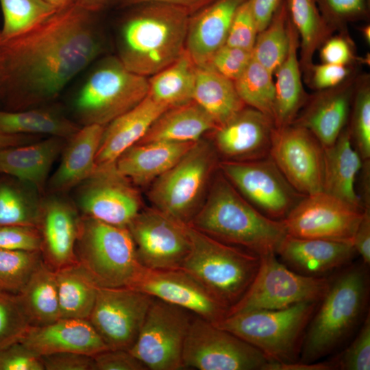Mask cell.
I'll return each instance as SVG.
<instances>
[{
  "label": "cell",
  "instance_id": "obj_38",
  "mask_svg": "<svg viewBox=\"0 0 370 370\" xmlns=\"http://www.w3.org/2000/svg\"><path fill=\"white\" fill-rule=\"evenodd\" d=\"M60 318L88 319L99 286L79 262L56 271Z\"/></svg>",
  "mask_w": 370,
  "mask_h": 370
},
{
  "label": "cell",
  "instance_id": "obj_60",
  "mask_svg": "<svg viewBox=\"0 0 370 370\" xmlns=\"http://www.w3.org/2000/svg\"><path fill=\"white\" fill-rule=\"evenodd\" d=\"M41 138L42 136H39L10 134L0 132V149L32 143Z\"/></svg>",
  "mask_w": 370,
  "mask_h": 370
},
{
  "label": "cell",
  "instance_id": "obj_5",
  "mask_svg": "<svg viewBox=\"0 0 370 370\" xmlns=\"http://www.w3.org/2000/svg\"><path fill=\"white\" fill-rule=\"evenodd\" d=\"M189 252L180 269L229 308L243 296L260 266L258 255L219 241L188 224Z\"/></svg>",
  "mask_w": 370,
  "mask_h": 370
},
{
  "label": "cell",
  "instance_id": "obj_42",
  "mask_svg": "<svg viewBox=\"0 0 370 370\" xmlns=\"http://www.w3.org/2000/svg\"><path fill=\"white\" fill-rule=\"evenodd\" d=\"M3 14L2 38L22 33L42 22L56 11L44 0H0Z\"/></svg>",
  "mask_w": 370,
  "mask_h": 370
},
{
  "label": "cell",
  "instance_id": "obj_24",
  "mask_svg": "<svg viewBox=\"0 0 370 370\" xmlns=\"http://www.w3.org/2000/svg\"><path fill=\"white\" fill-rule=\"evenodd\" d=\"M276 254L294 271L320 276L350 262L356 252L349 241L298 238L287 234Z\"/></svg>",
  "mask_w": 370,
  "mask_h": 370
},
{
  "label": "cell",
  "instance_id": "obj_2",
  "mask_svg": "<svg viewBox=\"0 0 370 370\" xmlns=\"http://www.w3.org/2000/svg\"><path fill=\"white\" fill-rule=\"evenodd\" d=\"M130 8L118 29L116 57L132 72L151 76L185 51L190 14L158 2Z\"/></svg>",
  "mask_w": 370,
  "mask_h": 370
},
{
  "label": "cell",
  "instance_id": "obj_37",
  "mask_svg": "<svg viewBox=\"0 0 370 370\" xmlns=\"http://www.w3.org/2000/svg\"><path fill=\"white\" fill-rule=\"evenodd\" d=\"M197 64L187 51L148 79V94L168 108L193 100Z\"/></svg>",
  "mask_w": 370,
  "mask_h": 370
},
{
  "label": "cell",
  "instance_id": "obj_52",
  "mask_svg": "<svg viewBox=\"0 0 370 370\" xmlns=\"http://www.w3.org/2000/svg\"><path fill=\"white\" fill-rule=\"evenodd\" d=\"M320 58L323 63L352 66L358 58L355 47L347 32L331 36L319 48Z\"/></svg>",
  "mask_w": 370,
  "mask_h": 370
},
{
  "label": "cell",
  "instance_id": "obj_62",
  "mask_svg": "<svg viewBox=\"0 0 370 370\" xmlns=\"http://www.w3.org/2000/svg\"><path fill=\"white\" fill-rule=\"evenodd\" d=\"M57 10L69 8L76 3L77 0H44Z\"/></svg>",
  "mask_w": 370,
  "mask_h": 370
},
{
  "label": "cell",
  "instance_id": "obj_26",
  "mask_svg": "<svg viewBox=\"0 0 370 370\" xmlns=\"http://www.w3.org/2000/svg\"><path fill=\"white\" fill-rule=\"evenodd\" d=\"M66 139L49 136L34 143L0 149V173L26 183L42 193L51 168Z\"/></svg>",
  "mask_w": 370,
  "mask_h": 370
},
{
  "label": "cell",
  "instance_id": "obj_44",
  "mask_svg": "<svg viewBox=\"0 0 370 370\" xmlns=\"http://www.w3.org/2000/svg\"><path fill=\"white\" fill-rule=\"evenodd\" d=\"M42 260L40 251L0 249V291L19 293Z\"/></svg>",
  "mask_w": 370,
  "mask_h": 370
},
{
  "label": "cell",
  "instance_id": "obj_7",
  "mask_svg": "<svg viewBox=\"0 0 370 370\" xmlns=\"http://www.w3.org/2000/svg\"><path fill=\"white\" fill-rule=\"evenodd\" d=\"M75 94L72 106L79 124L105 126L148 94V79L127 69L116 56L98 60Z\"/></svg>",
  "mask_w": 370,
  "mask_h": 370
},
{
  "label": "cell",
  "instance_id": "obj_29",
  "mask_svg": "<svg viewBox=\"0 0 370 370\" xmlns=\"http://www.w3.org/2000/svg\"><path fill=\"white\" fill-rule=\"evenodd\" d=\"M365 162L345 127L332 145L324 147L323 191L356 208H367L355 188L357 175Z\"/></svg>",
  "mask_w": 370,
  "mask_h": 370
},
{
  "label": "cell",
  "instance_id": "obj_32",
  "mask_svg": "<svg viewBox=\"0 0 370 370\" xmlns=\"http://www.w3.org/2000/svg\"><path fill=\"white\" fill-rule=\"evenodd\" d=\"M216 127L209 114L193 100L166 109L136 144L153 141L195 143Z\"/></svg>",
  "mask_w": 370,
  "mask_h": 370
},
{
  "label": "cell",
  "instance_id": "obj_35",
  "mask_svg": "<svg viewBox=\"0 0 370 370\" xmlns=\"http://www.w3.org/2000/svg\"><path fill=\"white\" fill-rule=\"evenodd\" d=\"M32 326H42L60 318L56 271L42 260L17 294Z\"/></svg>",
  "mask_w": 370,
  "mask_h": 370
},
{
  "label": "cell",
  "instance_id": "obj_3",
  "mask_svg": "<svg viewBox=\"0 0 370 370\" xmlns=\"http://www.w3.org/2000/svg\"><path fill=\"white\" fill-rule=\"evenodd\" d=\"M189 224L219 241L241 247L259 256L276 254L287 235L282 221L258 210L219 169Z\"/></svg>",
  "mask_w": 370,
  "mask_h": 370
},
{
  "label": "cell",
  "instance_id": "obj_36",
  "mask_svg": "<svg viewBox=\"0 0 370 370\" xmlns=\"http://www.w3.org/2000/svg\"><path fill=\"white\" fill-rule=\"evenodd\" d=\"M288 18L299 36V63L305 77L315 52L336 31L322 16L316 0H286Z\"/></svg>",
  "mask_w": 370,
  "mask_h": 370
},
{
  "label": "cell",
  "instance_id": "obj_25",
  "mask_svg": "<svg viewBox=\"0 0 370 370\" xmlns=\"http://www.w3.org/2000/svg\"><path fill=\"white\" fill-rule=\"evenodd\" d=\"M246 0H214L190 15L185 49L197 66L207 64L225 44L238 7Z\"/></svg>",
  "mask_w": 370,
  "mask_h": 370
},
{
  "label": "cell",
  "instance_id": "obj_14",
  "mask_svg": "<svg viewBox=\"0 0 370 370\" xmlns=\"http://www.w3.org/2000/svg\"><path fill=\"white\" fill-rule=\"evenodd\" d=\"M77 187L80 214L113 225L126 227L142 209L140 195L115 162L97 165Z\"/></svg>",
  "mask_w": 370,
  "mask_h": 370
},
{
  "label": "cell",
  "instance_id": "obj_23",
  "mask_svg": "<svg viewBox=\"0 0 370 370\" xmlns=\"http://www.w3.org/2000/svg\"><path fill=\"white\" fill-rule=\"evenodd\" d=\"M21 342L40 356L58 352L92 356L109 349L88 319L75 318L32 326Z\"/></svg>",
  "mask_w": 370,
  "mask_h": 370
},
{
  "label": "cell",
  "instance_id": "obj_6",
  "mask_svg": "<svg viewBox=\"0 0 370 370\" xmlns=\"http://www.w3.org/2000/svg\"><path fill=\"white\" fill-rule=\"evenodd\" d=\"M318 302H301L278 310L229 314L213 323L261 351L271 362L298 361L306 328Z\"/></svg>",
  "mask_w": 370,
  "mask_h": 370
},
{
  "label": "cell",
  "instance_id": "obj_39",
  "mask_svg": "<svg viewBox=\"0 0 370 370\" xmlns=\"http://www.w3.org/2000/svg\"><path fill=\"white\" fill-rule=\"evenodd\" d=\"M40 194L34 187L18 180L1 182L0 226L37 227L42 199Z\"/></svg>",
  "mask_w": 370,
  "mask_h": 370
},
{
  "label": "cell",
  "instance_id": "obj_59",
  "mask_svg": "<svg viewBox=\"0 0 370 370\" xmlns=\"http://www.w3.org/2000/svg\"><path fill=\"white\" fill-rule=\"evenodd\" d=\"M337 369L334 361L332 359L330 361L319 362H303L297 361L290 363H278L271 362L266 370H333Z\"/></svg>",
  "mask_w": 370,
  "mask_h": 370
},
{
  "label": "cell",
  "instance_id": "obj_28",
  "mask_svg": "<svg viewBox=\"0 0 370 370\" xmlns=\"http://www.w3.org/2000/svg\"><path fill=\"white\" fill-rule=\"evenodd\" d=\"M103 128L95 124L83 125L66 140L60 165L49 180L53 193L62 194L77 187L95 171Z\"/></svg>",
  "mask_w": 370,
  "mask_h": 370
},
{
  "label": "cell",
  "instance_id": "obj_54",
  "mask_svg": "<svg viewBox=\"0 0 370 370\" xmlns=\"http://www.w3.org/2000/svg\"><path fill=\"white\" fill-rule=\"evenodd\" d=\"M127 349H108L92 356V370H146Z\"/></svg>",
  "mask_w": 370,
  "mask_h": 370
},
{
  "label": "cell",
  "instance_id": "obj_50",
  "mask_svg": "<svg viewBox=\"0 0 370 370\" xmlns=\"http://www.w3.org/2000/svg\"><path fill=\"white\" fill-rule=\"evenodd\" d=\"M41 241L36 227L0 226V249L40 251Z\"/></svg>",
  "mask_w": 370,
  "mask_h": 370
},
{
  "label": "cell",
  "instance_id": "obj_55",
  "mask_svg": "<svg viewBox=\"0 0 370 370\" xmlns=\"http://www.w3.org/2000/svg\"><path fill=\"white\" fill-rule=\"evenodd\" d=\"M45 370H92V356L75 352H58L41 356Z\"/></svg>",
  "mask_w": 370,
  "mask_h": 370
},
{
  "label": "cell",
  "instance_id": "obj_64",
  "mask_svg": "<svg viewBox=\"0 0 370 370\" xmlns=\"http://www.w3.org/2000/svg\"><path fill=\"white\" fill-rule=\"evenodd\" d=\"M0 39H1V36H0Z\"/></svg>",
  "mask_w": 370,
  "mask_h": 370
},
{
  "label": "cell",
  "instance_id": "obj_43",
  "mask_svg": "<svg viewBox=\"0 0 370 370\" xmlns=\"http://www.w3.org/2000/svg\"><path fill=\"white\" fill-rule=\"evenodd\" d=\"M351 125L352 144L364 162L370 159V83L367 75L356 78L352 100Z\"/></svg>",
  "mask_w": 370,
  "mask_h": 370
},
{
  "label": "cell",
  "instance_id": "obj_18",
  "mask_svg": "<svg viewBox=\"0 0 370 370\" xmlns=\"http://www.w3.org/2000/svg\"><path fill=\"white\" fill-rule=\"evenodd\" d=\"M365 210L321 191L302 198L282 222L292 236L351 242Z\"/></svg>",
  "mask_w": 370,
  "mask_h": 370
},
{
  "label": "cell",
  "instance_id": "obj_8",
  "mask_svg": "<svg viewBox=\"0 0 370 370\" xmlns=\"http://www.w3.org/2000/svg\"><path fill=\"white\" fill-rule=\"evenodd\" d=\"M219 160L210 140L203 138L195 142L150 184L147 197L153 207L189 224L206 197Z\"/></svg>",
  "mask_w": 370,
  "mask_h": 370
},
{
  "label": "cell",
  "instance_id": "obj_61",
  "mask_svg": "<svg viewBox=\"0 0 370 370\" xmlns=\"http://www.w3.org/2000/svg\"><path fill=\"white\" fill-rule=\"evenodd\" d=\"M116 1L118 0H77L75 4L88 12L96 14Z\"/></svg>",
  "mask_w": 370,
  "mask_h": 370
},
{
  "label": "cell",
  "instance_id": "obj_27",
  "mask_svg": "<svg viewBox=\"0 0 370 370\" xmlns=\"http://www.w3.org/2000/svg\"><path fill=\"white\" fill-rule=\"evenodd\" d=\"M166 109L147 95L136 106L105 125L96 156L97 166L114 162L144 137Z\"/></svg>",
  "mask_w": 370,
  "mask_h": 370
},
{
  "label": "cell",
  "instance_id": "obj_22",
  "mask_svg": "<svg viewBox=\"0 0 370 370\" xmlns=\"http://www.w3.org/2000/svg\"><path fill=\"white\" fill-rule=\"evenodd\" d=\"M356 79L318 90L308 99L292 124L309 130L323 147L332 145L347 123Z\"/></svg>",
  "mask_w": 370,
  "mask_h": 370
},
{
  "label": "cell",
  "instance_id": "obj_33",
  "mask_svg": "<svg viewBox=\"0 0 370 370\" xmlns=\"http://www.w3.org/2000/svg\"><path fill=\"white\" fill-rule=\"evenodd\" d=\"M57 107L45 105L22 110H0V132L69 139L79 128Z\"/></svg>",
  "mask_w": 370,
  "mask_h": 370
},
{
  "label": "cell",
  "instance_id": "obj_58",
  "mask_svg": "<svg viewBox=\"0 0 370 370\" xmlns=\"http://www.w3.org/2000/svg\"><path fill=\"white\" fill-rule=\"evenodd\" d=\"M214 0H121L122 8H131L149 2H158L176 6L188 12L190 15L204 8Z\"/></svg>",
  "mask_w": 370,
  "mask_h": 370
},
{
  "label": "cell",
  "instance_id": "obj_53",
  "mask_svg": "<svg viewBox=\"0 0 370 370\" xmlns=\"http://www.w3.org/2000/svg\"><path fill=\"white\" fill-rule=\"evenodd\" d=\"M352 66L322 62L313 64L305 78L312 88L321 90L341 84L352 76Z\"/></svg>",
  "mask_w": 370,
  "mask_h": 370
},
{
  "label": "cell",
  "instance_id": "obj_57",
  "mask_svg": "<svg viewBox=\"0 0 370 370\" xmlns=\"http://www.w3.org/2000/svg\"><path fill=\"white\" fill-rule=\"evenodd\" d=\"M283 0H249L258 32L271 21Z\"/></svg>",
  "mask_w": 370,
  "mask_h": 370
},
{
  "label": "cell",
  "instance_id": "obj_9",
  "mask_svg": "<svg viewBox=\"0 0 370 370\" xmlns=\"http://www.w3.org/2000/svg\"><path fill=\"white\" fill-rule=\"evenodd\" d=\"M75 250L99 286L131 287L143 268L127 227L92 218L81 215Z\"/></svg>",
  "mask_w": 370,
  "mask_h": 370
},
{
  "label": "cell",
  "instance_id": "obj_13",
  "mask_svg": "<svg viewBox=\"0 0 370 370\" xmlns=\"http://www.w3.org/2000/svg\"><path fill=\"white\" fill-rule=\"evenodd\" d=\"M219 169L247 201L275 220L282 221L305 197L270 156L245 162L220 160Z\"/></svg>",
  "mask_w": 370,
  "mask_h": 370
},
{
  "label": "cell",
  "instance_id": "obj_34",
  "mask_svg": "<svg viewBox=\"0 0 370 370\" xmlns=\"http://www.w3.org/2000/svg\"><path fill=\"white\" fill-rule=\"evenodd\" d=\"M193 101L209 114L217 127L247 106L234 82L208 65L197 67Z\"/></svg>",
  "mask_w": 370,
  "mask_h": 370
},
{
  "label": "cell",
  "instance_id": "obj_41",
  "mask_svg": "<svg viewBox=\"0 0 370 370\" xmlns=\"http://www.w3.org/2000/svg\"><path fill=\"white\" fill-rule=\"evenodd\" d=\"M234 84L245 106L261 112L273 121L275 84L272 73L252 58Z\"/></svg>",
  "mask_w": 370,
  "mask_h": 370
},
{
  "label": "cell",
  "instance_id": "obj_56",
  "mask_svg": "<svg viewBox=\"0 0 370 370\" xmlns=\"http://www.w3.org/2000/svg\"><path fill=\"white\" fill-rule=\"evenodd\" d=\"M352 245L356 254L367 265L370 264V210H365L363 217L352 238Z\"/></svg>",
  "mask_w": 370,
  "mask_h": 370
},
{
  "label": "cell",
  "instance_id": "obj_30",
  "mask_svg": "<svg viewBox=\"0 0 370 370\" xmlns=\"http://www.w3.org/2000/svg\"><path fill=\"white\" fill-rule=\"evenodd\" d=\"M195 143L153 141L136 144L114 162L136 186L150 185L175 164Z\"/></svg>",
  "mask_w": 370,
  "mask_h": 370
},
{
  "label": "cell",
  "instance_id": "obj_19",
  "mask_svg": "<svg viewBox=\"0 0 370 370\" xmlns=\"http://www.w3.org/2000/svg\"><path fill=\"white\" fill-rule=\"evenodd\" d=\"M131 287L212 323L223 319L228 312V308L199 282L182 269L153 270L143 267Z\"/></svg>",
  "mask_w": 370,
  "mask_h": 370
},
{
  "label": "cell",
  "instance_id": "obj_63",
  "mask_svg": "<svg viewBox=\"0 0 370 370\" xmlns=\"http://www.w3.org/2000/svg\"><path fill=\"white\" fill-rule=\"evenodd\" d=\"M360 31L365 41L369 45L370 43V25L367 24L360 27Z\"/></svg>",
  "mask_w": 370,
  "mask_h": 370
},
{
  "label": "cell",
  "instance_id": "obj_20",
  "mask_svg": "<svg viewBox=\"0 0 370 370\" xmlns=\"http://www.w3.org/2000/svg\"><path fill=\"white\" fill-rule=\"evenodd\" d=\"M275 125L271 119L244 107L210 134L221 160L245 162L269 156Z\"/></svg>",
  "mask_w": 370,
  "mask_h": 370
},
{
  "label": "cell",
  "instance_id": "obj_10",
  "mask_svg": "<svg viewBox=\"0 0 370 370\" xmlns=\"http://www.w3.org/2000/svg\"><path fill=\"white\" fill-rule=\"evenodd\" d=\"M250 286L227 315L258 310H278L306 301H320L331 280L303 275L280 263L275 254L260 256ZM226 315V316H227Z\"/></svg>",
  "mask_w": 370,
  "mask_h": 370
},
{
  "label": "cell",
  "instance_id": "obj_47",
  "mask_svg": "<svg viewBox=\"0 0 370 370\" xmlns=\"http://www.w3.org/2000/svg\"><path fill=\"white\" fill-rule=\"evenodd\" d=\"M337 369H370V314L365 317L355 339L338 356L332 359Z\"/></svg>",
  "mask_w": 370,
  "mask_h": 370
},
{
  "label": "cell",
  "instance_id": "obj_46",
  "mask_svg": "<svg viewBox=\"0 0 370 370\" xmlns=\"http://www.w3.org/2000/svg\"><path fill=\"white\" fill-rule=\"evenodd\" d=\"M328 23L335 30L346 32L349 22L362 21L369 16V0H316Z\"/></svg>",
  "mask_w": 370,
  "mask_h": 370
},
{
  "label": "cell",
  "instance_id": "obj_51",
  "mask_svg": "<svg viewBox=\"0 0 370 370\" xmlns=\"http://www.w3.org/2000/svg\"><path fill=\"white\" fill-rule=\"evenodd\" d=\"M0 370H45L42 357L21 341L0 349Z\"/></svg>",
  "mask_w": 370,
  "mask_h": 370
},
{
  "label": "cell",
  "instance_id": "obj_17",
  "mask_svg": "<svg viewBox=\"0 0 370 370\" xmlns=\"http://www.w3.org/2000/svg\"><path fill=\"white\" fill-rule=\"evenodd\" d=\"M269 156L299 193L323 191L324 147L307 129L295 124L275 127Z\"/></svg>",
  "mask_w": 370,
  "mask_h": 370
},
{
  "label": "cell",
  "instance_id": "obj_45",
  "mask_svg": "<svg viewBox=\"0 0 370 370\" xmlns=\"http://www.w3.org/2000/svg\"><path fill=\"white\" fill-rule=\"evenodd\" d=\"M31 327L18 295L0 291V349L21 341Z\"/></svg>",
  "mask_w": 370,
  "mask_h": 370
},
{
  "label": "cell",
  "instance_id": "obj_16",
  "mask_svg": "<svg viewBox=\"0 0 370 370\" xmlns=\"http://www.w3.org/2000/svg\"><path fill=\"white\" fill-rule=\"evenodd\" d=\"M153 298L132 287L99 286L88 320L109 349L129 350Z\"/></svg>",
  "mask_w": 370,
  "mask_h": 370
},
{
  "label": "cell",
  "instance_id": "obj_31",
  "mask_svg": "<svg viewBox=\"0 0 370 370\" xmlns=\"http://www.w3.org/2000/svg\"><path fill=\"white\" fill-rule=\"evenodd\" d=\"M289 45L286 56L274 72L275 127L291 125L306 103L308 95L301 79L299 59V36L289 18L287 21Z\"/></svg>",
  "mask_w": 370,
  "mask_h": 370
},
{
  "label": "cell",
  "instance_id": "obj_40",
  "mask_svg": "<svg viewBox=\"0 0 370 370\" xmlns=\"http://www.w3.org/2000/svg\"><path fill=\"white\" fill-rule=\"evenodd\" d=\"M288 18L286 2L283 0L268 25L258 32L252 49L253 58L273 74L288 51Z\"/></svg>",
  "mask_w": 370,
  "mask_h": 370
},
{
  "label": "cell",
  "instance_id": "obj_12",
  "mask_svg": "<svg viewBox=\"0 0 370 370\" xmlns=\"http://www.w3.org/2000/svg\"><path fill=\"white\" fill-rule=\"evenodd\" d=\"M192 319L189 311L153 298L129 351L147 369H182L184 345Z\"/></svg>",
  "mask_w": 370,
  "mask_h": 370
},
{
  "label": "cell",
  "instance_id": "obj_1",
  "mask_svg": "<svg viewBox=\"0 0 370 370\" xmlns=\"http://www.w3.org/2000/svg\"><path fill=\"white\" fill-rule=\"evenodd\" d=\"M103 51L95 14L76 4L22 33L1 37L0 101L10 111L45 105Z\"/></svg>",
  "mask_w": 370,
  "mask_h": 370
},
{
  "label": "cell",
  "instance_id": "obj_49",
  "mask_svg": "<svg viewBox=\"0 0 370 370\" xmlns=\"http://www.w3.org/2000/svg\"><path fill=\"white\" fill-rule=\"evenodd\" d=\"M252 58V51L225 44L214 53L205 65L234 82L245 70Z\"/></svg>",
  "mask_w": 370,
  "mask_h": 370
},
{
  "label": "cell",
  "instance_id": "obj_48",
  "mask_svg": "<svg viewBox=\"0 0 370 370\" xmlns=\"http://www.w3.org/2000/svg\"><path fill=\"white\" fill-rule=\"evenodd\" d=\"M258 29L249 0L237 9L231 23L225 45L252 51Z\"/></svg>",
  "mask_w": 370,
  "mask_h": 370
},
{
  "label": "cell",
  "instance_id": "obj_11",
  "mask_svg": "<svg viewBox=\"0 0 370 370\" xmlns=\"http://www.w3.org/2000/svg\"><path fill=\"white\" fill-rule=\"evenodd\" d=\"M184 367L199 370H266L261 351L199 317L193 319L184 345Z\"/></svg>",
  "mask_w": 370,
  "mask_h": 370
},
{
  "label": "cell",
  "instance_id": "obj_4",
  "mask_svg": "<svg viewBox=\"0 0 370 370\" xmlns=\"http://www.w3.org/2000/svg\"><path fill=\"white\" fill-rule=\"evenodd\" d=\"M369 293L367 265L363 262L331 280L306 328L298 361L314 362L338 347L361 321Z\"/></svg>",
  "mask_w": 370,
  "mask_h": 370
},
{
  "label": "cell",
  "instance_id": "obj_15",
  "mask_svg": "<svg viewBox=\"0 0 370 370\" xmlns=\"http://www.w3.org/2000/svg\"><path fill=\"white\" fill-rule=\"evenodd\" d=\"M127 227L143 267L153 270L181 268L190 247L188 224L152 207L142 208Z\"/></svg>",
  "mask_w": 370,
  "mask_h": 370
},
{
  "label": "cell",
  "instance_id": "obj_21",
  "mask_svg": "<svg viewBox=\"0 0 370 370\" xmlns=\"http://www.w3.org/2000/svg\"><path fill=\"white\" fill-rule=\"evenodd\" d=\"M81 214L75 204L59 193L42 197L37 228L44 262L54 271L75 264Z\"/></svg>",
  "mask_w": 370,
  "mask_h": 370
}]
</instances>
